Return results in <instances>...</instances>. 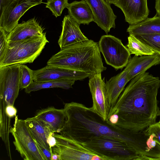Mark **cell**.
<instances>
[{
    "instance_id": "cell-25",
    "label": "cell",
    "mask_w": 160,
    "mask_h": 160,
    "mask_svg": "<svg viewBox=\"0 0 160 160\" xmlns=\"http://www.w3.org/2000/svg\"><path fill=\"white\" fill-rule=\"evenodd\" d=\"M135 36L156 53L160 54V34Z\"/></svg>"
},
{
    "instance_id": "cell-8",
    "label": "cell",
    "mask_w": 160,
    "mask_h": 160,
    "mask_svg": "<svg viewBox=\"0 0 160 160\" xmlns=\"http://www.w3.org/2000/svg\"><path fill=\"white\" fill-rule=\"evenodd\" d=\"M20 64L0 68V103L4 107L14 106L20 88Z\"/></svg>"
},
{
    "instance_id": "cell-13",
    "label": "cell",
    "mask_w": 160,
    "mask_h": 160,
    "mask_svg": "<svg viewBox=\"0 0 160 160\" xmlns=\"http://www.w3.org/2000/svg\"><path fill=\"white\" fill-rule=\"evenodd\" d=\"M93 14L94 22L107 33L115 28V15L110 4L105 0H85Z\"/></svg>"
},
{
    "instance_id": "cell-32",
    "label": "cell",
    "mask_w": 160,
    "mask_h": 160,
    "mask_svg": "<svg viewBox=\"0 0 160 160\" xmlns=\"http://www.w3.org/2000/svg\"><path fill=\"white\" fill-rule=\"evenodd\" d=\"M0 13H1L3 9L13 0H0Z\"/></svg>"
},
{
    "instance_id": "cell-26",
    "label": "cell",
    "mask_w": 160,
    "mask_h": 160,
    "mask_svg": "<svg viewBox=\"0 0 160 160\" xmlns=\"http://www.w3.org/2000/svg\"><path fill=\"white\" fill-rule=\"evenodd\" d=\"M20 88L25 89L33 82V70L24 64L20 65Z\"/></svg>"
},
{
    "instance_id": "cell-20",
    "label": "cell",
    "mask_w": 160,
    "mask_h": 160,
    "mask_svg": "<svg viewBox=\"0 0 160 160\" xmlns=\"http://www.w3.org/2000/svg\"><path fill=\"white\" fill-rule=\"evenodd\" d=\"M67 8L69 15L79 25H88L91 22H94L92 12L85 0L73 2L69 3Z\"/></svg>"
},
{
    "instance_id": "cell-12",
    "label": "cell",
    "mask_w": 160,
    "mask_h": 160,
    "mask_svg": "<svg viewBox=\"0 0 160 160\" xmlns=\"http://www.w3.org/2000/svg\"><path fill=\"white\" fill-rule=\"evenodd\" d=\"M91 75L80 71L47 65L40 69L33 70V81L41 82L61 80H82Z\"/></svg>"
},
{
    "instance_id": "cell-5",
    "label": "cell",
    "mask_w": 160,
    "mask_h": 160,
    "mask_svg": "<svg viewBox=\"0 0 160 160\" xmlns=\"http://www.w3.org/2000/svg\"><path fill=\"white\" fill-rule=\"evenodd\" d=\"M81 144L103 160H138L140 156L123 142L107 137H93Z\"/></svg>"
},
{
    "instance_id": "cell-11",
    "label": "cell",
    "mask_w": 160,
    "mask_h": 160,
    "mask_svg": "<svg viewBox=\"0 0 160 160\" xmlns=\"http://www.w3.org/2000/svg\"><path fill=\"white\" fill-rule=\"evenodd\" d=\"M42 0H13L0 14V27L9 33L18 24L21 17L32 7L42 3Z\"/></svg>"
},
{
    "instance_id": "cell-3",
    "label": "cell",
    "mask_w": 160,
    "mask_h": 160,
    "mask_svg": "<svg viewBox=\"0 0 160 160\" xmlns=\"http://www.w3.org/2000/svg\"><path fill=\"white\" fill-rule=\"evenodd\" d=\"M47 64L84 72L91 76L107 69L103 65L98 43L89 39L61 49Z\"/></svg>"
},
{
    "instance_id": "cell-6",
    "label": "cell",
    "mask_w": 160,
    "mask_h": 160,
    "mask_svg": "<svg viewBox=\"0 0 160 160\" xmlns=\"http://www.w3.org/2000/svg\"><path fill=\"white\" fill-rule=\"evenodd\" d=\"M10 133L14 138L13 144L16 150L24 160H45L28 128L25 120L15 117Z\"/></svg>"
},
{
    "instance_id": "cell-18",
    "label": "cell",
    "mask_w": 160,
    "mask_h": 160,
    "mask_svg": "<svg viewBox=\"0 0 160 160\" xmlns=\"http://www.w3.org/2000/svg\"><path fill=\"white\" fill-rule=\"evenodd\" d=\"M131 66V62L130 59L122 72L112 77L105 83L111 107L116 103L125 86L129 81L127 78V74Z\"/></svg>"
},
{
    "instance_id": "cell-17",
    "label": "cell",
    "mask_w": 160,
    "mask_h": 160,
    "mask_svg": "<svg viewBox=\"0 0 160 160\" xmlns=\"http://www.w3.org/2000/svg\"><path fill=\"white\" fill-rule=\"evenodd\" d=\"M43 29L34 18L18 24L7 36L8 42L19 41L43 34Z\"/></svg>"
},
{
    "instance_id": "cell-36",
    "label": "cell",
    "mask_w": 160,
    "mask_h": 160,
    "mask_svg": "<svg viewBox=\"0 0 160 160\" xmlns=\"http://www.w3.org/2000/svg\"><path fill=\"white\" fill-rule=\"evenodd\" d=\"M159 115H160V110H159ZM159 123H160V120L159 121V122H158Z\"/></svg>"
},
{
    "instance_id": "cell-2",
    "label": "cell",
    "mask_w": 160,
    "mask_h": 160,
    "mask_svg": "<svg viewBox=\"0 0 160 160\" xmlns=\"http://www.w3.org/2000/svg\"><path fill=\"white\" fill-rule=\"evenodd\" d=\"M65 124L60 134L81 144L94 137L105 136L120 140L130 147L133 131L104 121L90 108L82 103H65Z\"/></svg>"
},
{
    "instance_id": "cell-22",
    "label": "cell",
    "mask_w": 160,
    "mask_h": 160,
    "mask_svg": "<svg viewBox=\"0 0 160 160\" xmlns=\"http://www.w3.org/2000/svg\"><path fill=\"white\" fill-rule=\"evenodd\" d=\"M127 32L134 35L160 34V16L156 14L153 17L130 25Z\"/></svg>"
},
{
    "instance_id": "cell-35",
    "label": "cell",
    "mask_w": 160,
    "mask_h": 160,
    "mask_svg": "<svg viewBox=\"0 0 160 160\" xmlns=\"http://www.w3.org/2000/svg\"><path fill=\"white\" fill-rule=\"evenodd\" d=\"M110 4H113L114 5L116 4L118 0H105Z\"/></svg>"
},
{
    "instance_id": "cell-1",
    "label": "cell",
    "mask_w": 160,
    "mask_h": 160,
    "mask_svg": "<svg viewBox=\"0 0 160 160\" xmlns=\"http://www.w3.org/2000/svg\"><path fill=\"white\" fill-rule=\"evenodd\" d=\"M160 87L158 77L146 72L137 75L111 107L107 121L134 132L155 123L159 115L157 96Z\"/></svg>"
},
{
    "instance_id": "cell-29",
    "label": "cell",
    "mask_w": 160,
    "mask_h": 160,
    "mask_svg": "<svg viewBox=\"0 0 160 160\" xmlns=\"http://www.w3.org/2000/svg\"><path fill=\"white\" fill-rule=\"evenodd\" d=\"M7 32L0 27V61L3 58L8 46Z\"/></svg>"
},
{
    "instance_id": "cell-16",
    "label": "cell",
    "mask_w": 160,
    "mask_h": 160,
    "mask_svg": "<svg viewBox=\"0 0 160 160\" xmlns=\"http://www.w3.org/2000/svg\"><path fill=\"white\" fill-rule=\"evenodd\" d=\"M43 123L54 133L60 132L66 121L64 108L58 109L51 106L38 110L34 117Z\"/></svg>"
},
{
    "instance_id": "cell-24",
    "label": "cell",
    "mask_w": 160,
    "mask_h": 160,
    "mask_svg": "<svg viewBox=\"0 0 160 160\" xmlns=\"http://www.w3.org/2000/svg\"><path fill=\"white\" fill-rule=\"evenodd\" d=\"M128 39V42L126 47L131 54L141 56L156 53L153 50L142 42L135 35L129 34Z\"/></svg>"
},
{
    "instance_id": "cell-37",
    "label": "cell",
    "mask_w": 160,
    "mask_h": 160,
    "mask_svg": "<svg viewBox=\"0 0 160 160\" xmlns=\"http://www.w3.org/2000/svg\"></svg>"
},
{
    "instance_id": "cell-28",
    "label": "cell",
    "mask_w": 160,
    "mask_h": 160,
    "mask_svg": "<svg viewBox=\"0 0 160 160\" xmlns=\"http://www.w3.org/2000/svg\"><path fill=\"white\" fill-rule=\"evenodd\" d=\"M145 131L148 135H151L153 139L160 145V123L155 122L150 125Z\"/></svg>"
},
{
    "instance_id": "cell-27",
    "label": "cell",
    "mask_w": 160,
    "mask_h": 160,
    "mask_svg": "<svg viewBox=\"0 0 160 160\" xmlns=\"http://www.w3.org/2000/svg\"><path fill=\"white\" fill-rule=\"evenodd\" d=\"M68 0H48L46 7L48 8L56 17L61 16L63 9L67 8Z\"/></svg>"
},
{
    "instance_id": "cell-31",
    "label": "cell",
    "mask_w": 160,
    "mask_h": 160,
    "mask_svg": "<svg viewBox=\"0 0 160 160\" xmlns=\"http://www.w3.org/2000/svg\"><path fill=\"white\" fill-rule=\"evenodd\" d=\"M54 133L51 134L48 138V142L50 148L52 149V148L55 146L56 143V138L53 136Z\"/></svg>"
},
{
    "instance_id": "cell-19",
    "label": "cell",
    "mask_w": 160,
    "mask_h": 160,
    "mask_svg": "<svg viewBox=\"0 0 160 160\" xmlns=\"http://www.w3.org/2000/svg\"><path fill=\"white\" fill-rule=\"evenodd\" d=\"M131 66L127 74L130 81L135 76L146 71L151 67L160 63V54L155 53L152 55H145L140 57L134 56L130 59Z\"/></svg>"
},
{
    "instance_id": "cell-33",
    "label": "cell",
    "mask_w": 160,
    "mask_h": 160,
    "mask_svg": "<svg viewBox=\"0 0 160 160\" xmlns=\"http://www.w3.org/2000/svg\"><path fill=\"white\" fill-rule=\"evenodd\" d=\"M155 8L156 14L160 16V0H155Z\"/></svg>"
},
{
    "instance_id": "cell-15",
    "label": "cell",
    "mask_w": 160,
    "mask_h": 160,
    "mask_svg": "<svg viewBox=\"0 0 160 160\" xmlns=\"http://www.w3.org/2000/svg\"><path fill=\"white\" fill-rule=\"evenodd\" d=\"M62 27L58 42L61 49L88 40L82 32L79 25L69 14L64 16Z\"/></svg>"
},
{
    "instance_id": "cell-7",
    "label": "cell",
    "mask_w": 160,
    "mask_h": 160,
    "mask_svg": "<svg viewBox=\"0 0 160 160\" xmlns=\"http://www.w3.org/2000/svg\"><path fill=\"white\" fill-rule=\"evenodd\" d=\"M100 52L106 63L116 70L127 66L131 54L119 39L111 35L101 36L98 43Z\"/></svg>"
},
{
    "instance_id": "cell-34",
    "label": "cell",
    "mask_w": 160,
    "mask_h": 160,
    "mask_svg": "<svg viewBox=\"0 0 160 160\" xmlns=\"http://www.w3.org/2000/svg\"><path fill=\"white\" fill-rule=\"evenodd\" d=\"M51 160H59V156L58 155L52 153V155Z\"/></svg>"
},
{
    "instance_id": "cell-21",
    "label": "cell",
    "mask_w": 160,
    "mask_h": 160,
    "mask_svg": "<svg viewBox=\"0 0 160 160\" xmlns=\"http://www.w3.org/2000/svg\"><path fill=\"white\" fill-rule=\"evenodd\" d=\"M34 141L44 148L52 151L48 142L49 136L53 132L43 123L34 117L25 120Z\"/></svg>"
},
{
    "instance_id": "cell-23",
    "label": "cell",
    "mask_w": 160,
    "mask_h": 160,
    "mask_svg": "<svg viewBox=\"0 0 160 160\" xmlns=\"http://www.w3.org/2000/svg\"><path fill=\"white\" fill-rule=\"evenodd\" d=\"M76 81L72 80H61L36 82L34 81L29 86L25 89V92L29 93L43 89L53 88H61L68 89L72 88Z\"/></svg>"
},
{
    "instance_id": "cell-30",
    "label": "cell",
    "mask_w": 160,
    "mask_h": 160,
    "mask_svg": "<svg viewBox=\"0 0 160 160\" xmlns=\"http://www.w3.org/2000/svg\"><path fill=\"white\" fill-rule=\"evenodd\" d=\"M38 148L44 157L45 160H51L52 151L46 148L35 141Z\"/></svg>"
},
{
    "instance_id": "cell-10",
    "label": "cell",
    "mask_w": 160,
    "mask_h": 160,
    "mask_svg": "<svg viewBox=\"0 0 160 160\" xmlns=\"http://www.w3.org/2000/svg\"><path fill=\"white\" fill-rule=\"evenodd\" d=\"M89 78L88 85L92 100L91 108L105 121H107L111 108L104 79L101 73Z\"/></svg>"
},
{
    "instance_id": "cell-14",
    "label": "cell",
    "mask_w": 160,
    "mask_h": 160,
    "mask_svg": "<svg viewBox=\"0 0 160 160\" xmlns=\"http://www.w3.org/2000/svg\"><path fill=\"white\" fill-rule=\"evenodd\" d=\"M115 5L122 10L130 25L143 21L149 15L147 0H118Z\"/></svg>"
},
{
    "instance_id": "cell-9",
    "label": "cell",
    "mask_w": 160,
    "mask_h": 160,
    "mask_svg": "<svg viewBox=\"0 0 160 160\" xmlns=\"http://www.w3.org/2000/svg\"><path fill=\"white\" fill-rule=\"evenodd\" d=\"M56 143L52 153L59 156V160H103L99 156L81 144L54 133Z\"/></svg>"
},
{
    "instance_id": "cell-4",
    "label": "cell",
    "mask_w": 160,
    "mask_h": 160,
    "mask_svg": "<svg viewBox=\"0 0 160 160\" xmlns=\"http://www.w3.org/2000/svg\"><path fill=\"white\" fill-rule=\"evenodd\" d=\"M48 42L44 32L42 36L8 42L3 57L0 61V68L14 64L32 63Z\"/></svg>"
}]
</instances>
